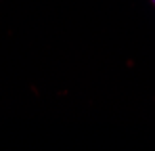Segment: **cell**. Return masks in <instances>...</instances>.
<instances>
[{
    "label": "cell",
    "mask_w": 155,
    "mask_h": 151,
    "mask_svg": "<svg viewBox=\"0 0 155 151\" xmlns=\"http://www.w3.org/2000/svg\"><path fill=\"white\" fill-rule=\"evenodd\" d=\"M153 2H155V0H153Z\"/></svg>",
    "instance_id": "6da1fadb"
}]
</instances>
